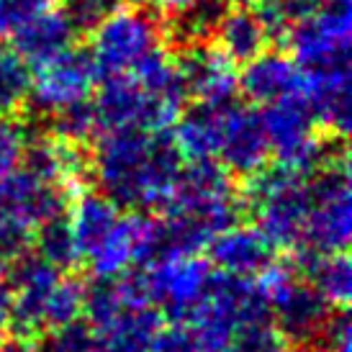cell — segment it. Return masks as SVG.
I'll return each instance as SVG.
<instances>
[{
    "label": "cell",
    "instance_id": "1",
    "mask_svg": "<svg viewBox=\"0 0 352 352\" xmlns=\"http://www.w3.org/2000/svg\"><path fill=\"white\" fill-rule=\"evenodd\" d=\"M180 167L173 139L139 129L103 131L88 160L98 190L124 211H165Z\"/></svg>",
    "mask_w": 352,
    "mask_h": 352
},
{
    "label": "cell",
    "instance_id": "2",
    "mask_svg": "<svg viewBox=\"0 0 352 352\" xmlns=\"http://www.w3.org/2000/svg\"><path fill=\"white\" fill-rule=\"evenodd\" d=\"M257 322H270V303L257 278L211 270L204 296L186 327L196 340L198 352H229L236 332Z\"/></svg>",
    "mask_w": 352,
    "mask_h": 352
},
{
    "label": "cell",
    "instance_id": "3",
    "mask_svg": "<svg viewBox=\"0 0 352 352\" xmlns=\"http://www.w3.org/2000/svg\"><path fill=\"white\" fill-rule=\"evenodd\" d=\"M242 201L252 214L254 226L267 236L275 250H294L301 245L309 214L306 175L278 162L273 167L263 165L247 177Z\"/></svg>",
    "mask_w": 352,
    "mask_h": 352
},
{
    "label": "cell",
    "instance_id": "4",
    "mask_svg": "<svg viewBox=\"0 0 352 352\" xmlns=\"http://www.w3.org/2000/svg\"><path fill=\"white\" fill-rule=\"evenodd\" d=\"M260 118H263L267 147L275 155L278 165L291 167L309 177L329 162L347 160L344 139L322 137L301 96H288L275 103H267Z\"/></svg>",
    "mask_w": 352,
    "mask_h": 352
},
{
    "label": "cell",
    "instance_id": "5",
    "mask_svg": "<svg viewBox=\"0 0 352 352\" xmlns=\"http://www.w3.org/2000/svg\"><path fill=\"white\" fill-rule=\"evenodd\" d=\"M257 283L263 285L270 303V322L285 337V342L296 347H314L319 342L334 306L324 301L309 280L298 278L291 263H273L257 278Z\"/></svg>",
    "mask_w": 352,
    "mask_h": 352
},
{
    "label": "cell",
    "instance_id": "6",
    "mask_svg": "<svg viewBox=\"0 0 352 352\" xmlns=\"http://www.w3.org/2000/svg\"><path fill=\"white\" fill-rule=\"evenodd\" d=\"M309 214L303 224L301 247L314 252H347L352 234L350 173L347 160L319 167L306 180Z\"/></svg>",
    "mask_w": 352,
    "mask_h": 352
},
{
    "label": "cell",
    "instance_id": "7",
    "mask_svg": "<svg viewBox=\"0 0 352 352\" xmlns=\"http://www.w3.org/2000/svg\"><path fill=\"white\" fill-rule=\"evenodd\" d=\"M90 34V57L98 69V78H113L131 72L149 52L162 47L165 26L157 16L139 6H131L121 10L116 8Z\"/></svg>",
    "mask_w": 352,
    "mask_h": 352
},
{
    "label": "cell",
    "instance_id": "8",
    "mask_svg": "<svg viewBox=\"0 0 352 352\" xmlns=\"http://www.w3.org/2000/svg\"><path fill=\"white\" fill-rule=\"evenodd\" d=\"M285 39L303 72L350 67L352 0H319Z\"/></svg>",
    "mask_w": 352,
    "mask_h": 352
},
{
    "label": "cell",
    "instance_id": "9",
    "mask_svg": "<svg viewBox=\"0 0 352 352\" xmlns=\"http://www.w3.org/2000/svg\"><path fill=\"white\" fill-rule=\"evenodd\" d=\"M98 80V69L93 65L90 52L69 50L57 57L36 65V75H31L29 103L31 111L41 118H52L65 108L90 100Z\"/></svg>",
    "mask_w": 352,
    "mask_h": 352
},
{
    "label": "cell",
    "instance_id": "10",
    "mask_svg": "<svg viewBox=\"0 0 352 352\" xmlns=\"http://www.w3.org/2000/svg\"><path fill=\"white\" fill-rule=\"evenodd\" d=\"M100 93L93 111L98 118V129L116 131V129H139L149 134H165L180 116L177 108L155 100L131 75H113L103 78Z\"/></svg>",
    "mask_w": 352,
    "mask_h": 352
},
{
    "label": "cell",
    "instance_id": "11",
    "mask_svg": "<svg viewBox=\"0 0 352 352\" xmlns=\"http://www.w3.org/2000/svg\"><path fill=\"white\" fill-rule=\"evenodd\" d=\"M142 270L147 278L149 306H155L167 322L186 324L204 296L211 265L201 260L198 254H183V257L160 260Z\"/></svg>",
    "mask_w": 352,
    "mask_h": 352
},
{
    "label": "cell",
    "instance_id": "12",
    "mask_svg": "<svg viewBox=\"0 0 352 352\" xmlns=\"http://www.w3.org/2000/svg\"><path fill=\"white\" fill-rule=\"evenodd\" d=\"M175 62L188 98H193L196 103L234 100L239 90L236 65L219 47H211L208 41L188 44Z\"/></svg>",
    "mask_w": 352,
    "mask_h": 352
},
{
    "label": "cell",
    "instance_id": "13",
    "mask_svg": "<svg viewBox=\"0 0 352 352\" xmlns=\"http://www.w3.org/2000/svg\"><path fill=\"white\" fill-rule=\"evenodd\" d=\"M69 206V190L57 183H47L23 167H13L0 177V216L34 226L62 216Z\"/></svg>",
    "mask_w": 352,
    "mask_h": 352
},
{
    "label": "cell",
    "instance_id": "14",
    "mask_svg": "<svg viewBox=\"0 0 352 352\" xmlns=\"http://www.w3.org/2000/svg\"><path fill=\"white\" fill-rule=\"evenodd\" d=\"M219 160L232 175L250 177L263 165H267L270 147L265 137L263 118L250 106H239L229 100L224 106V124H221V144Z\"/></svg>",
    "mask_w": 352,
    "mask_h": 352
},
{
    "label": "cell",
    "instance_id": "15",
    "mask_svg": "<svg viewBox=\"0 0 352 352\" xmlns=\"http://www.w3.org/2000/svg\"><path fill=\"white\" fill-rule=\"evenodd\" d=\"M208 265L239 278H260L275 263V250L254 224H234L216 234L208 247Z\"/></svg>",
    "mask_w": 352,
    "mask_h": 352
},
{
    "label": "cell",
    "instance_id": "16",
    "mask_svg": "<svg viewBox=\"0 0 352 352\" xmlns=\"http://www.w3.org/2000/svg\"><path fill=\"white\" fill-rule=\"evenodd\" d=\"M352 78L350 67L314 69L303 72L301 98L311 111L316 126L324 129L329 137L347 134L352 121Z\"/></svg>",
    "mask_w": 352,
    "mask_h": 352
},
{
    "label": "cell",
    "instance_id": "17",
    "mask_svg": "<svg viewBox=\"0 0 352 352\" xmlns=\"http://www.w3.org/2000/svg\"><path fill=\"white\" fill-rule=\"evenodd\" d=\"M245 65V72L239 75V90L250 103L267 106L288 96H301L303 69L296 65L291 54L260 52Z\"/></svg>",
    "mask_w": 352,
    "mask_h": 352
},
{
    "label": "cell",
    "instance_id": "18",
    "mask_svg": "<svg viewBox=\"0 0 352 352\" xmlns=\"http://www.w3.org/2000/svg\"><path fill=\"white\" fill-rule=\"evenodd\" d=\"M19 165L39 180L57 183L69 190L82 183L88 173V157L82 155V147L67 144L57 137H36L26 142Z\"/></svg>",
    "mask_w": 352,
    "mask_h": 352
},
{
    "label": "cell",
    "instance_id": "19",
    "mask_svg": "<svg viewBox=\"0 0 352 352\" xmlns=\"http://www.w3.org/2000/svg\"><path fill=\"white\" fill-rule=\"evenodd\" d=\"M224 106L226 103H196L188 111H180V116L173 124V144L183 160H216L221 144Z\"/></svg>",
    "mask_w": 352,
    "mask_h": 352
},
{
    "label": "cell",
    "instance_id": "20",
    "mask_svg": "<svg viewBox=\"0 0 352 352\" xmlns=\"http://www.w3.org/2000/svg\"><path fill=\"white\" fill-rule=\"evenodd\" d=\"M75 36L78 31L72 29V23L62 10L47 8L26 21L10 39H13V50L26 62L41 65L47 59L57 57L59 52L69 50Z\"/></svg>",
    "mask_w": 352,
    "mask_h": 352
},
{
    "label": "cell",
    "instance_id": "21",
    "mask_svg": "<svg viewBox=\"0 0 352 352\" xmlns=\"http://www.w3.org/2000/svg\"><path fill=\"white\" fill-rule=\"evenodd\" d=\"M165 327L155 306H129L113 322L96 332L98 352H149L157 332Z\"/></svg>",
    "mask_w": 352,
    "mask_h": 352
},
{
    "label": "cell",
    "instance_id": "22",
    "mask_svg": "<svg viewBox=\"0 0 352 352\" xmlns=\"http://www.w3.org/2000/svg\"><path fill=\"white\" fill-rule=\"evenodd\" d=\"M69 226L78 242L80 257L85 260L106 239L121 219V208L108 201L100 190H82L69 206Z\"/></svg>",
    "mask_w": 352,
    "mask_h": 352
},
{
    "label": "cell",
    "instance_id": "23",
    "mask_svg": "<svg viewBox=\"0 0 352 352\" xmlns=\"http://www.w3.org/2000/svg\"><path fill=\"white\" fill-rule=\"evenodd\" d=\"M214 39L219 41V50L236 65V62H250L260 52H265L270 34L265 29L257 10L234 6L232 10L221 13L219 26L214 31Z\"/></svg>",
    "mask_w": 352,
    "mask_h": 352
},
{
    "label": "cell",
    "instance_id": "24",
    "mask_svg": "<svg viewBox=\"0 0 352 352\" xmlns=\"http://www.w3.org/2000/svg\"><path fill=\"white\" fill-rule=\"evenodd\" d=\"M31 252L39 254L44 263H50L52 267H57L59 273L72 270L75 265L82 260L72 234L69 219L65 214L54 216L50 221H41L31 229Z\"/></svg>",
    "mask_w": 352,
    "mask_h": 352
},
{
    "label": "cell",
    "instance_id": "25",
    "mask_svg": "<svg viewBox=\"0 0 352 352\" xmlns=\"http://www.w3.org/2000/svg\"><path fill=\"white\" fill-rule=\"evenodd\" d=\"M93 275L103 278H116L134 267V226H131V214L121 216L113 232L100 242L93 252L85 257Z\"/></svg>",
    "mask_w": 352,
    "mask_h": 352
},
{
    "label": "cell",
    "instance_id": "26",
    "mask_svg": "<svg viewBox=\"0 0 352 352\" xmlns=\"http://www.w3.org/2000/svg\"><path fill=\"white\" fill-rule=\"evenodd\" d=\"M31 90L29 62L16 50L0 47V118H13L26 106Z\"/></svg>",
    "mask_w": 352,
    "mask_h": 352
},
{
    "label": "cell",
    "instance_id": "27",
    "mask_svg": "<svg viewBox=\"0 0 352 352\" xmlns=\"http://www.w3.org/2000/svg\"><path fill=\"white\" fill-rule=\"evenodd\" d=\"M221 0H196L193 6L173 13L170 29L175 41H180L183 47L188 44H204V41L214 39V31L221 19Z\"/></svg>",
    "mask_w": 352,
    "mask_h": 352
},
{
    "label": "cell",
    "instance_id": "28",
    "mask_svg": "<svg viewBox=\"0 0 352 352\" xmlns=\"http://www.w3.org/2000/svg\"><path fill=\"white\" fill-rule=\"evenodd\" d=\"M129 309L124 303L121 288H118L116 278H103V275H93L85 283V306H82V316L85 322L98 332L103 327L116 319L118 314Z\"/></svg>",
    "mask_w": 352,
    "mask_h": 352
},
{
    "label": "cell",
    "instance_id": "29",
    "mask_svg": "<svg viewBox=\"0 0 352 352\" xmlns=\"http://www.w3.org/2000/svg\"><path fill=\"white\" fill-rule=\"evenodd\" d=\"M82 306H85V283L72 275L69 278L59 275L44 301V327L52 329L82 319Z\"/></svg>",
    "mask_w": 352,
    "mask_h": 352
},
{
    "label": "cell",
    "instance_id": "30",
    "mask_svg": "<svg viewBox=\"0 0 352 352\" xmlns=\"http://www.w3.org/2000/svg\"><path fill=\"white\" fill-rule=\"evenodd\" d=\"M50 124L52 137L62 139L67 144H75V147H85L90 139L96 137V131H98V118H96V111H93L90 100L75 103V106L54 113L50 118Z\"/></svg>",
    "mask_w": 352,
    "mask_h": 352
},
{
    "label": "cell",
    "instance_id": "31",
    "mask_svg": "<svg viewBox=\"0 0 352 352\" xmlns=\"http://www.w3.org/2000/svg\"><path fill=\"white\" fill-rule=\"evenodd\" d=\"M36 352H93L96 350V329L85 319H75L62 327H52L36 337Z\"/></svg>",
    "mask_w": 352,
    "mask_h": 352
},
{
    "label": "cell",
    "instance_id": "32",
    "mask_svg": "<svg viewBox=\"0 0 352 352\" xmlns=\"http://www.w3.org/2000/svg\"><path fill=\"white\" fill-rule=\"evenodd\" d=\"M319 0H263L257 10L260 19H263L265 29L270 34V39H285V34L294 29L298 21H303L314 8H316Z\"/></svg>",
    "mask_w": 352,
    "mask_h": 352
},
{
    "label": "cell",
    "instance_id": "33",
    "mask_svg": "<svg viewBox=\"0 0 352 352\" xmlns=\"http://www.w3.org/2000/svg\"><path fill=\"white\" fill-rule=\"evenodd\" d=\"M229 352H291V344L275 329L273 322H257L236 332Z\"/></svg>",
    "mask_w": 352,
    "mask_h": 352
},
{
    "label": "cell",
    "instance_id": "34",
    "mask_svg": "<svg viewBox=\"0 0 352 352\" xmlns=\"http://www.w3.org/2000/svg\"><path fill=\"white\" fill-rule=\"evenodd\" d=\"M113 10H116V0H65L62 3V13L67 16V21L78 34L80 31L90 34Z\"/></svg>",
    "mask_w": 352,
    "mask_h": 352
},
{
    "label": "cell",
    "instance_id": "35",
    "mask_svg": "<svg viewBox=\"0 0 352 352\" xmlns=\"http://www.w3.org/2000/svg\"><path fill=\"white\" fill-rule=\"evenodd\" d=\"M52 8V0H0V39H10L36 13Z\"/></svg>",
    "mask_w": 352,
    "mask_h": 352
},
{
    "label": "cell",
    "instance_id": "36",
    "mask_svg": "<svg viewBox=\"0 0 352 352\" xmlns=\"http://www.w3.org/2000/svg\"><path fill=\"white\" fill-rule=\"evenodd\" d=\"M26 142V129L16 118H0V177L19 167Z\"/></svg>",
    "mask_w": 352,
    "mask_h": 352
},
{
    "label": "cell",
    "instance_id": "37",
    "mask_svg": "<svg viewBox=\"0 0 352 352\" xmlns=\"http://www.w3.org/2000/svg\"><path fill=\"white\" fill-rule=\"evenodd\" d=\"M31 250V226L16 219L0 216V267L10 265L16 257Z\"/></svg>",
    "mask_w": 352,
    "mask_h": 352
},
{
    "label": "cell",
    "instance_id": "38",
    "mask_svg": "<svg viewBox=\"0 0 352 352\" xmlns=\"http://www.w3.org/2000/svg\"><path fill=\"white\" fill-rule=\"evenodd\" d=\"M350 314L347 309H334L329 322L324 324L322 334H319V342L314 347H322L324 352H352L350 344Z\"/></svg>",
    "mask_w": 352,
    "mask_h": 352
},
{
    "label": "cell",
    "instance_id": "39",
    "mask_svg": "<svg viewBox=\"0 0 352 352\" xmlns=\"http://www.w3.org/2000/svg\"><path fill=\"white\" fill-rule=\"evenodd\" d=\"M149 352H198V344L186 324H173L157 332Z\"/></svg>",
    "mask_w": 352,
    "mask_h": 352
},
{
    "label": "cell",
    "instance_id": "40",
    "mask_svg": "<svg viewBox=\"0 0 352 352\" xmlns=\"http://www.w3.org/2000/svg\"><path fill=\"white\" fill-rule=\"evenodd\" d=\"M10 314H13V288H10L8 278L0 275V332L8 329Z\"/></svg>",
    "mask_w": 352,
    "mask_h": 352
},
{
    "label": "cell",
    "instance_id": "41",
    "mask_svg": "<svg viewBox=\"0 0 352 352\" xmlns=\"http://www.w3.org/2000/svg\"><path fill=\"white\" fill-rule=\"evenodd\" d=\"M0 352H36V347H34L29 340H19V337H13L10 342L0 344Z\"/></svg>",
    "mask_w": 352,
    "mask_h": 352
},
{
    "label": "cell",
    "instance_id": "42",
    "mask_svg": "<svg viewBox=\"0 0 352 352\" xmlns=\"http://www.w3.org/2000/svg\"><path fill=\"white\" fill-rule=\"evenodd\" d=\"M160 3V8L167 10V13H177V10L188 8V6H193L196 0H157Z\"/></svg>",
    "mask_w": 352,
    "mask_h": 352
},
{
    "label": "cell",
    "instance_id": "43",
    "mask_svg": "<svg viewBox=\"0 0 352 352\" xmlns=\"http://www.w3.org/2000/svg\"><path fill=\"white\" fill-rule=\"evenodd\" d=\"M221 3H229V6H245V8H250V6H260L263 0H221Z\"/></svg>",
    "mask_w": 352,
    "mask_h": 352
},
{
    "label": "cell",
    "instance_id": "44",
    "mask_svg": "<svg viewBox=\"0 0 352 352\" xmlns=\"http://www.w3.org/2000/svg\"><path fill=\"white\" fill-rule=\"evenodd\" d=\"M126 6H147V3H152V0H124Z\"/></svg>",
    "mask_w": 352,
    "mask_h": 352
},
{
    "label": "cell",
    "instance_id": "45",
    "mask_svg": "<svg viewBox=\"0 0 352 352\" xmlns=\"http://www.w3.org/2000/svg\"><path fill=\"white\" fill-rule=\"evenodd\" d=\"M298 352H324L322 347H301Z\"/></svg>",
    "mask_w": 352,
    "mask_h": 352
},
{
    "label": "cell",
    "instance_id": "46",
    "mask_svg": "<svg viewBox=\"0 0 352 352\" xmlns=\"http://www.w3.org/2000/svg\"><path fill=\"white\" fill-rule=\"evenodd\" d=\"M93 352H98V350H93Z\"/></svg>",
    "mask_w": 352,
    "mask_h": 352
}]
</instances>
